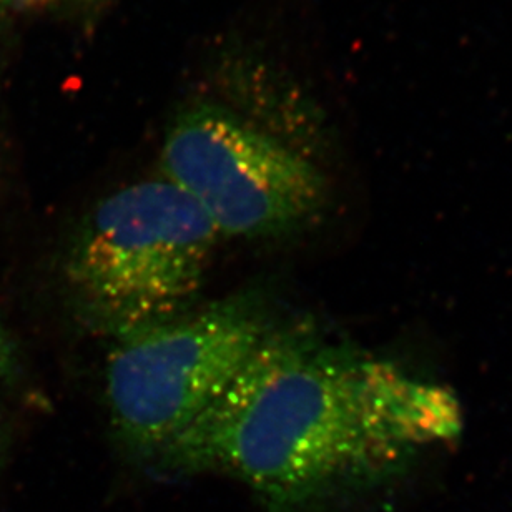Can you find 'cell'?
Wrapping results in <instances>:
<instances>
[{"label": "cell", "mask_w": 512, "mask_h": 512, "mask_svg": "<svg viewBox=\"0 0 512 512\" xmlns=\"http://www.w3.org/2000/svg\"><path fill=\"white\" fill-rule=\"evenodd\" d=\"M458 428L446 391L335 345L308 323H273L153 463L172 476L225 474L265 512H301L338 489L399 473Z\"/></svg>", "instance_id": "6da1fadb"}, {"label": "cell", "mask_w": 512, "mask_h": 512, "mask_svg": "<svg viewBox=\"0 0 512 512\" xmlns=\"http://www.w3.org/2000/svg\"><path fill=\"white\" fill-rule=\"evenodd\" d=\"M220 233L167 178L105 197L65 258L70 305L95 333L119 340L192 310Z\"/></svg>", "instance_id": "7a4b0ae2"}, {"label": "cell", "mask_w": 512, "mask_h": 512, "mask_svg": "<svg viewBox=\"0 0 512 512\" xmlns=\"http://www.w3.org/2000/svg\"><path fill=\"white\" fill-rule=\"evenodd\" d=\"M271 325L265 296L247 290L115 340L105 396L122 448L155 461L222 394Z\"/></svg>", "instance_id": "3957f363"}, {"label": "cell", "mask_w": 512, "mask_h": 512, "mask_svg": "<svg viewBox=\"0 0 512 512\" xmlns=\"http://www.w3.org/2000/svg\"><path fill=\"white\" fill-rule=\"evenodd\" d=\"M162 177L192 198L220 237H283L326 203L315 163L215 107L190 110L168 130Z\"/></svg>", "instance_id": "277c9868"}, {"label": "cell", "mask_w": 512, "mask_h": 512, "mask_svg": "<svg viewBox=\"0 0 512 512\" xmlns=\"http://www.w3.org/2000/svg\"><path fill=\"white\" fill-rule=\"evenodd\" d=\"M19 366L15 343L4 321L0 320V383L12 380Z\"/></svg>", "instance_id": "5b68a950"}, {"label": "cell", "mask_w": 512, "mask_h": 512, "mask_svg": "<svg viewBox=\"0 0 512 512\" xmlns=\"http://www.w3.org/2000/svg\"><path fill=\"white\" fill-rule=\"evenodd\" d=\"M17 4H25V5H44L50 0H14Z\"/></svg>", "instance_id": "8992f818"}, {"label": "cell", "mask_w": 512, "mask_h": 512, "mask_svg": "<svg viewBox=\"0 0 512 512\" xmlns=\"http://www.w3.org/2000/svg\"><path fill=\"white\" fill-rule=\"evenodd\" d=\"M2 449H4V433H2V428H0V463H2Z\"/></svg>", "instance_id": "52a82bcc"}]
</instances>
